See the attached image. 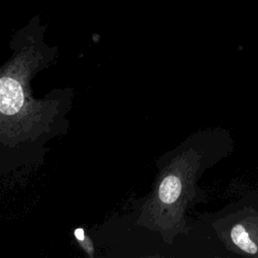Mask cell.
Instances as JSON below:
<instances>
[{
  "label": "cell",
  "instance_id": "obj_1",
  "mask_svg": "<svg viewBox=\"0 0 258 258\" xmlns=\"http://www.w3.org/2000/svg\"><path fill=\"white\" fill-rule=\"evenodd\" d=\"M182 182L176 173L166 175L158 187V200L163 205H172L181 195Z\"/></svg>",
  "mask_w": 258,
  "mask_h": 258
},
{
  "label": "cell",
  "instance_id": "obj_2",
  "mask_svg": "<svg viewBox=\"0 0 258 258\" xmlns=\"http://www.w3.org/2000/svg\"><path fill=\"white\" fill-rule=\"evenodd\" d=\"M230 238L233 244L246 254L255 255L258 253V244L246 225L241 223L234 225L230 231Z\"/></svg>",
  "mask_w": 258,
  "mask_h": 258
},
{
  "label": "cell",
  "instance_id": "obj_3",
  "mask_svg": "<svg viewBox=\"0 0 258 258\" xmlns=\"http://www.w3.org/2000/svg\"><path fill=\"white\" fill-rule=\"evenodd\" d=\"M75 236L76 238L78 239V241L80 242V244L82 245V247L87 251L88 254H90L91 256H93V245L90 241L89 238L85 237V233H84V230L81 229V228H78L75 230Z\"/></svg>",
  "mask_w": 258,
  "mask_h": 258
}]
</instances>
